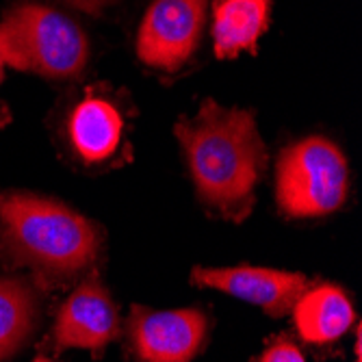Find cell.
<instances>
[{
	"instance_id": "obj_8",
	"label": "cell",
	"mask_w": 362,
	"mask_h": 362,
	"mask_svg": "<svg viewBox=\"0 0 362 362\" xmlns=\"http://www.w3.org/2000/svg\"><path fill=\"white\" fill-rule=\"evenodd\" d=\"M119 317L109 291L98 276H89L59 308L54 321V347L63 349H89L100 356L103 349L117 339Z\"/></svg>"
},
{
	"instance_id": "obj_9",
	"label": "cell",
	"mask_w": 362,
	"mask_h": 362,
	"mask_svg": "<svg viewBox=\"0 0 362 362\" xmlns=\"http://www.w3.org/2000/svg\"><path fill=\"white\" fill-rule=\"evenodd\" d=\"M68 137L85 163H103L122 146L124 113L107 93L87 91L70 109Z\"/></svg>"
},
{
	"instance_id": "obj_7",
	"label": "cell",
	"mask_w": 362,
	"mask_h": 362,
	"mask_svg": "<svg viewBox=\"0 0 362 362\" xmlns=\"http://www.w3.org/2000/svg\"><path fill=\"white\" fill-rule=\"evenodd\" d=\"M191 282L260 306L272 317L288 315L300 295L308 288V280L302 274L250 265L195 267L191 272Z\"/></svg>"
},
{
	"instance_id": "obj_12",
	"label": "cell",
	"mask_w": 362,
	"mask_h": 362,
	"mask_svg": "<svg viewBox=\"0 0 362 362\" xmlns=\"http://www.w3.org/2000/svg\"><path fill=\"white\" fill-rule=\"evenodd\" d=\"M37 295L24 278L0 276V362L13 356L37 321Z\"/></svg>"
},
{
	"instance_id": "obj_6",
	"label": "cell",
	"mask_w": 362,
	"mask_h": 362,
	"mask_svg": "<svg viewBox=\"0 0 362 362\" xmlns=\"http://www.w3.org/2000/svg\"><path fill=\"white\" fill-rule=\"evenodd\" d=\"M209 319L195 308L150 310L133 306L128 343L137 362H191L202 349Z\"/></svg>"
},
{
	"instance_id": "obj_10",
	"label": "cell",
	"mask_w": 362,
	"mask_h": 362,
	"mask_svg": "<svg viewBox=\"0 0 362 362\" xmlns=\"http://www.w3.org/2000/svg\"><path fill=\"white\" fill-rule=\"evenodd\" d=\"M298 334L310 345L339 341L356 321L354 304L347 293L334 284L306 288L293 306Z\"/></svg>"
},
{
	"instance_id": "obj_11",
	"label": "cell",
	"mask_w": 362,
	"mask_h": 362,
	"mask_svg": "<svg viewBox=\"0 0 362 362\" xmlns=\"http://www.w3.org/2000/svg\"><path fill=\"white\" fill-rule=\"evenodd\" d=\"M269 0H219L213 13V46L217 59L254 52L269 24Z\"/></svg>"
},
{
	"instance_id": "obj_16",
	"label": "cell",
	"mask_w": 362,
	"mask_h": 362,
	"mask_svg": "<svg viewBox=\"0 0 362 362\" xmlns=\"http://www.w3.org/2000/svg\"><path fill=\"white\" fill-rule=\"evenodd\" d=\"M33 362H54V360H50V358H46V356H37Z\"/></svg>"
},
{
	"instance_id": "obj_13",
	"label": "cell",
	"mask_w": 362,
	"mask_h": 362,
	"mask_svg": "<svg viewBox=\"0 0 362 362\" xmlns=\"http://www.w3.org/2000/svg\"><path fill=\"white\" fill-rule=\"evenodd\" d=\"M258 362H306V360L298 345L291 343L286 337H280L262 351Z\"/></svg>"
},
{
	"instance_id": "obj_15",
	"label": "cell",
	"mask_w": 362,
	"mask_h": 362,
	"mask_svg": "<svg viewBox=\"0 0 362 362\" xmlns=\"http://www.w3.org/2000/svg\"><path fill=\"white\" fill-rule=\"evenodd\" d=\"M356 362H360V330H358V341H356Z\"/></svg>"
},
{
	"instance_id": "obj_2",
	"label": "cell",
	"mask_w": 362,
	"mask_h": 362,
	"mask_svg": "<svg viewBox=\"0 0 362 362\" xmlns=\"http://www.w3.org/2000/svg\"><path fill=\"white\" fill-rule=\"evenodd\" d=\"M103 245L93 221L50 197L0 195V256L48 282H70L91 267Z\"/></svg>"
},
{
	"instance_id": "obj_14",
	"label": "cell",
	"mask_w": 362,
	"mask_h": 362,
	"mask_svg": "<svg viewBox=\"0 0 362 362\" xmlns=\"http://www.w3.org/2000/svg\"><path fill=\"white\" fill-rule=\"evenodd\" d=\"M68 5H72V7H76V9H81V11H89V13H98L100 11L109 0H65Z\"/></svg>"
},
{
	"instance_id": "obj_17",
	"label": "cell",
	"mask_w": 362,
	"mask_h": 362,
	"mask_svg": "<svg viewBox=\"0 0 362 362\" xmlns=\"http://www.w3.org/2000/svg\"><path fill=\"white\" fill-rule=\"evenodd\" d=\"M3 72H5V68L0 65V83H3Z\"/></svg>"
},
{
	"instance_id": "obj_5",
	"label": "cell",
	"mask_w": 362,
	"mask_h": 362,
	"mask_svg": "<svg viewBox=\"0 0 362 362\" xmlns=\"http://www.w3.org/2000/svg\"><path fill=\"white\" fill-rule=\"evenodd\" d=\"M206 0H152L137 30V57L158 72H178L200 48Z\"/></svg>"
},
{
	"instance_id": "obj_3",
	"label": "cell",
	"mask_w": 362,
	"mask_h": 362,
	"mask_svg": "<svg viewBox=\"0 0 362 362\" xmlns=\"http://www.w3.org/2000/svg\"><path fill=\"white\" fill-rule=\"evenodd\" d=\"M89 61V40L59 9L22 3L0 22V65L50 81L78 78Z\"/></svg>"
},
{
	"instance_id": "obj_1",
	"label": "cell",
	"mask_w": 362,
	"mask_h": 362,
	"mask_svg": "<svg viewBox=\"0 0 362 362\" xmlns=\"http://www.w3.org/2000/svg\"><path fill=\"white\" fill-rule=\"evenodd\" d=\"M174 133L200 202L226 219L247 217L254 189L267 165L254 113L204 100L193 117H182L176 124Z\"/></svg>"
},
{
	"instance_id": "obj_4",
	"label": "cell",
	"mask_w": 362,
	"mask_h": 362,
	"mask_svg": "<svg viewBox=\"0 0 362 362\" xmlns=\"http://www.w3.org/2000/svg\"><path fill=\"white\" fill-rule=\"evenodd\" d=\"M349 191V165L343 150L310 135L282 150L276 165V202L286 217H325L339 211Z\"/></svg>"
}]
</instances>
